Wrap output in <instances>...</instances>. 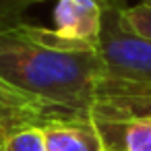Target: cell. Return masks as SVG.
<instances>
[{
  "instance_id": "6da1fadb",
  "label": "cell",
  "mask_w": 151,
  "mask_h": 151,
  "mask_svg": "<svg viewBox=\"0 0 151 151\" xmlns=\"http://www.w3.org/2000/svg\"><path fill=\"white\" fill-rule=\"evenodd\" d=\"M101 75L99 48L48 27L0 19V77L60 118H91Z\"/></svg>"
},
{
  "instance_id": "7a4b0ae2",
  "label": "cell",
  "mask_w": 151,
  "mask_h": 151,
  "mask_svg": "<svg viewBox=\"0 0 151 151\" xmlns=\"http://www.w3.org/2000/svg\"><path fill=\"white\" fill-rule=\"evenodd\" d=\"M122 0H106L99 37L104 75L91 114L93 122L151 116V42L122 23Z\"/></svg>"
},
{
  "instance_id": "3957f363",
  "label": "cell",
  "mask_w": 151,
  "mask_h": 151,
  "mask_svg": "<svg viewBox=\"0 0 151 151\" xmlns=\"http://www.w3.org/2000/svg\"><path fill=\"white\" fill-rule=\"evenodd\" d=\"M54 120L64 118H60L50 106H46L37 97L23 93L0 77V147L11 134L23 128L46 126Z\"/></svg>"
},
{
  "instance_id": "277c9868",
  "label": "cell",
  "mask_w": 151,
  "mask_h": 151,
  "mask_svg": "<svg viewBox=\"0 0 151 151\" xmlns=\"http://www.w3.org/2000/svg\"><path fill=\"white\" fill-rule=\"evenodd\" d=\"M106 0H56L54 31L64 40L99 48Z\"/></svg>"
},
{
  "instance_id": "5b68a950",
  "label": "cell",
  "mask_w": 151,
  "mask_h": 151,
  "mask_svg": "<svg viewBox=\"0 0 151 151\" xmlns=\"http://www.w3.org/2000/svg\"><path fill=\"white\" fill-rule=\"evenodd\" d=\"M48 151H108L93 118L54 120L44 126Z\"/></svg>"
},
{
  "instance_id": "8992f818",
  "label": "cell",
  "mask_w": 151,
  "mask_h": 151,
  "mask_svg": "<svg viewBox=\"0 0 151 151\" xmlns=\"http://www.w3.org/2000/svg\"><path fill=\"white\" fill-rule=\"evenodd\" d=\"M108 151H151V116L95 122Z\"/></svg>"
},
{
  "instance_id": "52a82bcc",
  "label": "cell",
  "mask_w": 151,
  "mask_h": 151,
  "mask_svg": "<svg viewBox=\"0 0 151 151\" xmlns=\"http://www.w3.org/2000/svg\"><path fill=\"white\" fill-rule=\"evenodd\" d=\"M0 151H48L44 126H29L11 134L2 143Z\"/></svg>"
},
{
  "instance_id": "ba28073f",
  "label": "cell",
  "mask_w": 151,
  "mask_h": 151,
  "mask_svg": "<svg viewBox=\"0 0 151 151\" xmlns=\"http://www.w3.org/2000/svg\"><path fill=\"white\" fill-rule=\"evenodd\" d=\"M122 23L139 37L151 42V4L137 2L132 6L124 4L120 11Z\"/></svg>"
},
{
  "instance_id": "9c48e42d",
  "label": "cell",
  "mask_w": 151,
  "mask_h": 151,
  "mask_svg": "<svg viewBox=\"0 0 151 151\" xmlns=\"http://www.w3.org/2000/svg\"><path fill=\"white\" fill-rule=\"evenodd\" d=\"M35 2H44V0H0V19H13Z\"/></svg>"
},
{
  "instance_id": "30bf717a",
  "label": "cell",
  "mask_w": 151,
  "mask_h": 151,
  "mask_svg": "<svg viewBox=\"0 0 151 151\" xmlns=\"http://www.w3.org/2000/svg\"><path fill=\"white\" fill-rule=\"evenodd\" d=\"M139 2H143V4H151V0H139Z\"/></svg>"
}]
</instances>
